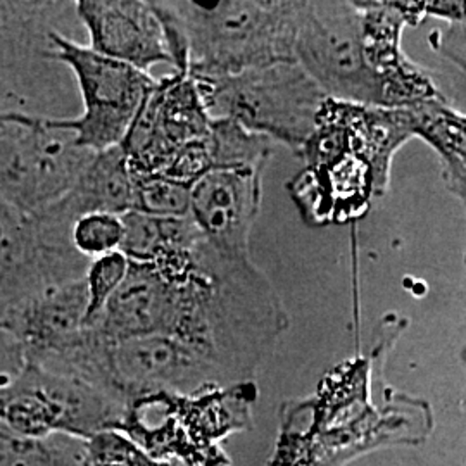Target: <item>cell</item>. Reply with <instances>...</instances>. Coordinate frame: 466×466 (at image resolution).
I'll list each match as a JSON object with an SVG mask.
<instances>
[{"label": "cell", "mask_w": 466, "mask_h": 466, "mask_svg": "<svg viewBox=\"0 0 466 466\" xmlns=\"http://www.w3.org/2000/svg\"><path fill=\"white\" fill-rule=\"evenodd\" d=\"M413 138L406 107L323 102L317 128L300 149L304 169L289 184L300 217L313 227L365 217L390 184L392 157Z\"/></svg>", "instance_id": "obj_1"}, {"label": "cell", "mask_w": 466, "mask_h": 466, "mask_svg": "<svg viewBox=\"0 0 466 466\" xmlns=\"http://www.w3.org/2000/svg\"><path fill=\"white\" fill-rule=\"evenodd\" d=\"M302 2L221 0L215 5H199L187 0H159L150 4L165 26L173 71L199 80L296 63Z\"/></svg>", "instance_id": "obj_2"}, {"label": "cell", "mask_w": 466, "mask_h": 466, "mask_svg": "<svg viewBox=\"0 0 466 466\" xmlns=\"http://www.w3.org/2000/svg\"><path fill=\"white\" fill-rule=\"evenodd\" d=\"M194 82L213 119H232L298 154L315 132L327 100L299 63H277Z\"/></svg>", "instance_id": "obj_3"}, {"label": "cell", "mask_w": 466, "mask_h": 466, "mask_svg": "<svg viewBox=\"0 0 466 466\" xmlns=\"http://www.w3.org/2000/svg\"><path fill=\"white\" fill-rule=\"evenodd\" d=\"M50 42L54 59L73 75L82 97L78 116H50V125L71 132L80 147L92 152L119 147L157 80L59 30L50 35Z\"/></svg>", "instance_id": "obj_4"}, {"label": "cell", "mask_w": 466, "mask_h": 466, "mask_svg": "<svg viewBox=\"0 0 466 466\" xmlns=\"http://www.w3.org/2000/svg\"><path fill=\"white\" fill-rule=\"evenodd\" d=\"M49 117L0 111V198L28 215L63 199L96 154Z\"/></svg>", "instance_id": "obj_5"}, {"label": "cell", "mask_w": 466, "mask_h": 466, "mask_svg": "<svg viewBox=\"0 0 466 466\" xmlns=\"http://www.w3.org/2000/svg\"><path fill=\"white\" fill-rule=\"evenodd\" d=\"M294 56L327 97L387 107L382 84L368 63L358 2H302Z\"/></svg>", "instance_id": "obj_6"}, {"label": "cell", "mask_w": 466, "mask_h": 466, "mask_svg": "<svg viewBox=\"0 0 466 466\" xmlns=\"http://www.w3.org/2000/svg\"><path fill=\"white\" fill-rule=\"evenodd\" d=\"M88 265L73 244V225L0 198V318L54 285L84 279Z\"/></svg>", "instance_id": "obj_7"}, {"label": "cell", "mask_w": 466, "mask_h": 466, "mask_svg": "<svg viewBox=\"0 0 466 466\" xmlns=\"http://www.w3.org/2000/svg\"><path fill=\"white\" fill-rule=\"evenodd\" d=\"M121 408L88 383L30 363H23L15 380L0 385V418L21 437L63 432L94 439L119 421Z\"/></svg>", "instance_id": "obj_8"}, {"label": "cell", "mask_w": 466, "mask_h": 466, "mask_svg": "<svg viewBox=\"0 0 466 466\" xmlns=\"http://www.w3.org/2000/svg\"><path fill=\"white\" fill-rule=\"evenodd\" d=\"M213 117L188 73L157 80L121 144L135 173L161 175L180 150L208 138Z\"/></svg>", "instance_id": "obj_9"}, {"label": "cell", "mask_w": 466, "mask_h": 466, "mask_svg": "<svg viewBox=\"0 0 466 466\" xmlns=\"http://www.w3.org/2000/svg\"><path fill=\"white\" fill-rule=\"evenodd\" d=\"M75 13V2H0V88L26 104L40 97L54 63L50 35L63 32L59 21Z\"/></svg>", "instance_id": "obj_10"}, {"label": "cell", "mask_w": 466, "mask_h": 466, "mask_svg": "<svg viewBox=\"0 0 466 466\" xmlns=\"http://www.w3.org/2000/svg\"><path fill=\"white\" fill-rule=\"evenodd\" d=\"M265 169H217L192 187L190 218L204 238L227 256L250 258V230L261 208Z\"/></svg>", "instance_id": "obj_11"}, {"label": "cell", "mask_w": 466, "mask_h": 466, "mask_svg": "<svg viewBox=\"0 0 466 466\" xmlns=\"http://www.w3.org/2000/svg\"><path fill=\"white\" fill-rule=\"evenodd\" d=\"M75 11L90 49L144 73L156 65L173 66L165 26L150 2L76 0Z\"/></svg>", "instance_id": "obj_12"}, {"label": "cell", "mask_w": 466, "mask_h": 466, "mask_svg": "<svg viewBox=\"0 0 466 466\" xmlns=\"http://www.w3.org/2000/svg\"><path fill=\"white\" fill-rule=\"evenodd\" d=\"M88 289L84 279L54 285L0 318L21 350L23 363L44 367L71 348L86 329Z\"/></svg>", "instance_id": "obj_13"}, {"label": "cell", "mask_w": 466, "mask_h": 466, "mask_svg": "<svg viewBox=\"0 0 466 466\" xmlns=\"http://www.w3.org/2000/svg\"><path fill=\"white\" fill-rule=\"evenodd\" d=\"M358 5L368 63L382 84L387 107H411L432 100V85L400 49L402 28L415 19L417 7L400 2H358Z\"/></svg>", "instance_id": "obj_14"}, {"label": "cell", "mask_w": 466, "mask_h": 466, "mask_svg": "<svg viewBox=\"0 0 466 466\" xmlns=\"http://www.w3.org/2000/svg\"><path fill=\"white\" fill-rule=\"evenodd\" d=\"M135 171L123 147L96 152L75 187L66 196L47 206L57 217L75 225L92 213L125 217L135 211Z\"/></svg>", "instance_id": "obj_15"}, {"label": "cell", "mask_w": 466, "mask_h": 466, "mask_svg": "<svg viewBox=\"0 0 466 466\" xmlns=\"http://www.w3.org/2000/svg\"><path fill=\"white\" fill-rule=\"evenodd\" d=\"M121 252L134 263L167 265L194 254L204 235L190 217H150L132 211L123 217Z\"/></svg>", "instance_id": "obj_16"}, {"label": "cell", "mask_w": 466, "mask_h": 466, "mask_svg": "<svg viewBox=\"0 0 466 466\" xmlns=\"http://www.w3.org/2000/svg\"><path fill=\"white\" fill-rule=\"evenodd\" d=\"M211 154L217 169H246L267 167L273 152V140L254 134L232 119H213L211 125Z\"/></svg>", "instance_id": "obj_17"}, {"label": "cell", "mask_w": 466, "mask_h": 466, "mask_svg": "<svg viewBox=\"0 0 466 466\" xmlns=\"http://www.w3.org/2000/svg\"><path fill=\"white\" fill-rule=\"evenodd\" d=\"M135 211L150 217H190L192 185L167 178L165 175L135 173Z\"/></svg>", "instance_id": "obj_18"}, {"label": "cell", "mask_w": 466, "mask_h": 466, "mask_svg": "<svg viewBox=\"0 0 466 466\" xmlns=\"http://www.w3.org/2000/svg\"><path fill=\"white\" fill-rule=\"evenodd\" d=\"M0 466H92L85 454L67 452L42 439L0 432Z\"/></svg>", "instance_id": "obj_19"}, {"label": "cell", "mask_w": 466, "mask_h": 466, "mask_svg": "<svg viewBox=\"0 0 466 466\" xmlns=\"http://www.w3.org/2000/svg\"><path fill=\"white\" fill-rule=\"evenodd\" d=\"M123 235V217L116 215L92 213L78 218L73 225V244L90 261L121 250Z\"/></svg>", "instance_id": "obj_20"}, {"label": "cell", "mask_w": 466, "mask_h": 466, "mask_svg": "<svg viewBox=\"0 0 466 466\" xmlns=\"http://www.w3.org/2000/svg\"><path fill=\"white\" fill-rule=\"evenodd\" d=\"M128 268H130V259L121 250L100 256L90 261L88 269L85 273V282H86L88 299H90L86 325L94 318L99 317L106 304L116 294L119 285L127 279Z\"/></svg>", "instance_id": "obj_21"}, {"label": "cell", "mask_w": 466, "mask_h": 466, "mask_svg": "<svg viewBox=\"0 0 466 466\" xmlns=\"http://www.w3.org/2000/svg\"><path fill=\"white\" fill-rule=\"evenodd\" d=\"M88 458L92 466H165L152 463L128 441L109 432L90 439Z\"/></svg>", "instance_id": "obj_22"}]
</instances>
